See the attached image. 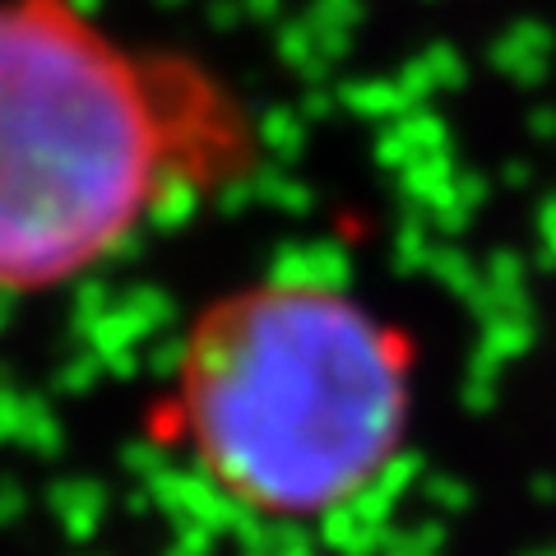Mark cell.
I'll return each mask as SVG.
<instances>
[{
  "instance_id": "obj_2",
  "label": "cell",
  "mask_w": 556,
  "mask_h": 556,
  "mask_svg": "<svg viewBox=\"0 0 556 556\" xmlns=\"http://www.w3.org/2000/svg\"><path fill=\"white\" fill-rule=\"evenodd\" d=\"M422 348L334 274L274 269L190 311L144 437L232 515L316 529L376 496L413 445Z\"/></svg>"
},
{
  "instance_id": "obj_1",
  "label": "cell",
  "mask_w": 556,
  "mask_h": 556,
  "mask_svg": "<svg viewBox=\"0 0 556 556\" xmlns=\"http://www.w3.org/2000/svg\"><path fill=\"white\" fill-rule=\"evenodd\" d=\"M265 126L232 75L84 0H0V298L79 288L232 195Z\"/></svg>"
}]
</instances>
